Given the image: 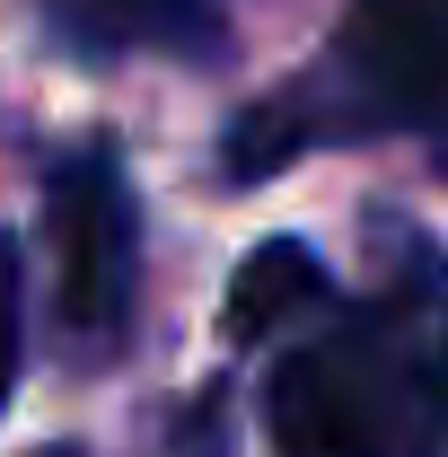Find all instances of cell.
I'll return each mask as SVG.
<instances>
[{
    "instance_id": "1",
    "label": "cell",
    "mask_w": 448,
    "mask_h": 457,
    "mask_svg": "<svg viewBox=\"0 0 448 457\" xmlns=\"http://www.w3.org/2000/svg\"><path fill=\"white\" fill-rule=\"evenodd\" d=\"M264 431L273 457H448V273L404 220L378 228V282L281 352Z\"/></svg>"
},
{
    "instance_id": "2",
    "label": "cell",
    "mask_w": 448,
    "mask_h": 457,
    "mask_svg": "<svg viewBox=\"0 0 448 457\" xmlns=\"http://www.w3.org/2000/svg\"><path fill=\"white\" fill-rule=\"evenodd\" d=\"M343 132H440L448 141V0H352L326 71L290 79L228 132V176H273L308 141Z\"/></svg>"
},
{
    "instance_id": "3",
    "label": "cell",
    "mask_w": 448,
    "mask_h": 457,
    "mask_svg": "<svg viewBox=\"0 0 448 457\" xmlns=\"http://www.w3.org/2000/svg\"><path fill=\"white\" fill-rule=\"evenodd\" d=\"M45 255H54V317L79 352H106L132 326L141 290V203L114 141H79L45 176Z\"/></svg>"
},
{
    "instance_id": "4",
    "label": "cell",
    "mask_w": 448,
    "mask_h": 457,
    "mask_svg": "<svg viewBox=\"0 0 448 457\" xmlns=\"http://www.w3.org/2000/svg\"><path fill=\"white\" fill-rule=\"evenodd\" d=\"M45 18L79 54H212L228 0H45Z\"/></svg>"
},
{
    "instance_id": "5",
    "label": "cell",
    "mask_w": 448,
    "mask_h": 457,
    "mask_svg": "<svg viewBox=\"0 0 448 457\" xmlns=\"http://www.w3.org/2000/svg\"><path fill=\"white\" fill-rule=\"evenodd\" d=\"M326 264H317V246H299V237H273V246H255L246 264H237V282H228V343H264L281 335L290 317H326Z\"/></svg>"
},
{
    "instance_id": "6",
    "label": "cell",
    "mask_w": 448,
    "mask_h": 457,
    "mask_svg": "<svg viewBox=\"0 0 448 457\" xmlns=\"http://www.w3.org/2000/svg\"><path fill=\"white\" fill-rule=\"evenodd\" d=\"M18 352H27V273H18V237H0V404L18 387Z\"/></svg>"
},
{
    "instance_id": "7",
    "label": "cell",
    "mask_w": 448,
    "mask_h": 457,
    "mask_svg": "<svg viewBox=\"0 0 448 457\" xmlns=\"http://www.w3.org/2000/svg\"><path fill=\"white\" fill-rule=\"evenodd\" d=\"M36 457H79V449H36Z\"/></svg>"
}]
</instances>
